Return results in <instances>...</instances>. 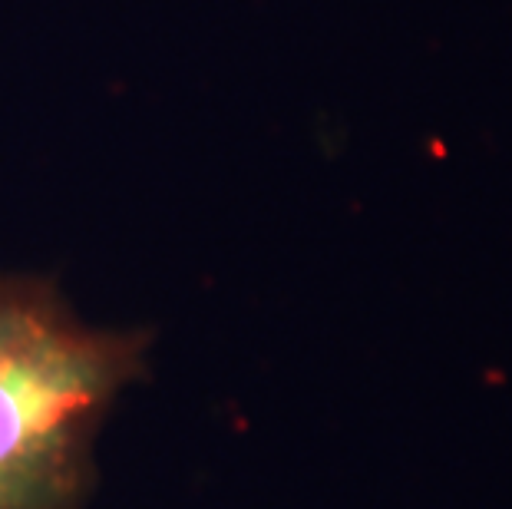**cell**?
<instances>
[{
    "label": "cell",
    "instance_id": "cell-1",
    "mask_svg": "<svg viewBox=\"0 0 512 509\" xmlns=\"http://www.w3.org/2000/svg\"><path fill=\"white\" fill-rule=\"evenodd\" d=\"M146 348L83 321L50 281L0 272V509H86L96 440Z\"/></svg>",
    "mask_w": 512,
    "mask_h": 509
}]
</instances>
